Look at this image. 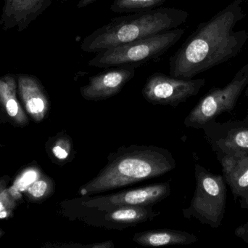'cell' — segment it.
Here are the masks:
<instances>
[{
	"label": "cell",
	"instance_id": "1",
	"mask_svg": "<svg viewBox=\"0 0 248 248\" xmlns=\"http://www.w3.org/2000/svg\"><path fill=\"white\" fill-rule=\"evenodd\" d=\"M243 4V0H234L198 25L169 59L170 75L190 80L238 55L248 39L246 29L235 30L246 16Z\"/></svg>",
	"mask_w": 248,
	"mask_h": 248
},
{
	"label": "cell",
	"instance_id": "2",
	"mask_svg": "<svg viewBox=\"0 0 248 248\" xmlns=\"http://www.w3.org/2000/svg\"><path fill=\"white\" fill-rule=\"evenodd\" d=\"M106 165L80 187L78 195H97L163 176L176 167L171 153L155 146L122 147L107 157Z\"/></svg>",
	"mask_w": 248,
	"mask_h": 248
},
{
	"label": "cell",
	"instance_id": "3",
	"mask_svg": "<svg viewBox=\"0 0 248 248\" xmlns=\"http://www.w3.org/2000/svg\"><path fill=\"white\" fill-rule=\"evenodd\" d=\"M188 17V12L175 7H157L115 17L85 37L81 49L89 53H99L118 45L176 29Z\"/></svg>",
	"mask_w": 248,
	"mask_h": 248
},
{
	"label": "cell",
	"instance_id": "4",
	"mask_svg": "<svg viewBox=\"0 0 248 248\" xmlns=\"http://www.w3.org/2000/svg\"><path fill=\"white\" fill-rule=\"evenodd\" d=\"M185 32L184 29L176 28L109 48L97 53V55L88 63V65L102 68L125 65H141L164 55L177 43Z\"/></svg>",
	"mask_w": 248,
	"mask_h": 248
},
{
	"label": "cell",
	"instance_id": "5",
	"mask_svg": "<svg viewBox=\"0 0 248 248\" xmlns=\"http://www.w3.org/2000/svg\"><path fill=\"white\" fill-rule=\"evenodd\" d=\"M196 187L190 205L182 211L186 219L195 218L212 228L221 227L227 204V183L221 175L214 174L201 165L195 166Z\"/></svg>",
	"mask_w": 248,
	"mask_h": 248
},
{
	"label": "cell",
	"instance_id": "6",
	"mask_svg": "<svg viewBox=\"0 0 248 248\" xmlns=\"http://www.w3.org/2000/svg\"><path fill=\"white\" fill-rule=\"evenodd\" d=\"M170 182L128 189L106 195H85L65 202V212L107 211L120 207L153 206L170 195Z\"/></svg>",
	"mask_w": 248,
	"mask_h": 248
},
{
	"label": "cell",
	"instance_id": "7",
	"mask_svg": "<svg viewBox=\"0 0 248 248\" xmlns=\"http://www.w3.org/2000/svg\"><path fill=\"white\" fill-rule=\"evenodd\" d=\"M248 84V64L242 67L224 87L210 90L185 119V126L202 129L224 112L232 113Z\"/></svg>",
	"mask_w": 248,
	"mask_h": 248
},
{
	"label": "cell",
	"instance_id": "8",
	"mask_svg": "<svg viewBox=\"0 0 248 248\" xmlns=\"http://www.w3.org/2000/svg\"><path fill=\"white\" fill-rule=\"evenodd\" d=\"M205 84V79L184 80L155 72L147 78L141 94L151 104L175 108L197 96Z\"/></svg>",
	"mask_w": 248,
	"mask_h": 248
},
{
	"label": "cell",
	"instance_id": "9",
	"mask_svg": "<svg viewBox=\"0 0 248 248\" xmlns=\"http://www.w3.org/2000/svg\"><path fill=\"white\" fill-rule=\"evenodd\" d=\"M71 220H78L90 227L122 231L128 227L153 221L160 215L153 206L120 207L107 211H66Z\"/></svg>",
	"mask_w": 248,
	"mask_h": 248
},
{
	"label": "cell",
	"instance_id": "10",
	"mask_svg": "<svg viewBox=\"0 0 248 248\" xmlns=\"http://www.w3.org/2000/svg\"><path fill=\"white\" fill-rule=\"evenodd\" d=\"M202 129L214 152L248 155V125L243 120L211 121Z\"/></svg>",
	"mask_w": 248,
	"mask_h": 248
},
{
	"label": "cell",
	"instance_id": "11",
	"mask_svg": "<svg viewBox=\"0 0 248 248\" xmlns=\"http://www.w3.org/2000/svg\"><path fill=\"white\" fill-rule=\"evenodd\" d=\"M137 66L125 65L108 68L103 72L90 77L88 84L80 88V93L84 99L91 101H100L113 97L134 78Z\"/></svg>",
	"mask_w": 248,
	"mask_h": 248
},
{
	"label": "cell",
	"instance_id": "12",
	"mask_svg": "<svg viewBox=\"0 0 248 248\" xmlns=\"http://www.w3.org/2000/svg\"><path fill=\"white\" fill-rule=\"evenodd\" d=\"M51 4L52 0H5L0 24L4 30H23Z\"/></svg>",
	"mask_w": 248,
	"mask_h": 248
},
{
	"label": "cell",
	"instance_id": "13",
	"mask_svg": "<svg viewBox=\"0 0 248 248\" xmlns=\"http://www.w3.org/2000/svg\"><path fill=\"white\" fill-rule=\"evenodd\" d=\"M215 153L222 167L223 177L234 198H246L248 195V154H227L221 151Z\"/></svg>",
	"mask_w": 248,
	"mask_h": 248
},
{
	"label": "cell",
	"instance_id": "14",
	"mask_svg": "<svg viewBox=\"0 0 248 248\" xmlns=\"http://www.w3.org/2000/svg\"><path fill=\"white\" fill-rule=\"evenodd\" d=\"M17 88L27 113L37 122L43 120L49 103L40 82L33 76L21 74L17 77Z\"/></svg>",
	"mask_w": 248,
	"mask_h": 248
},
{
	"label": "cell",
	"instance_id": "15",
	"mask_svg": "<svg viewBox=\"0 0 248 248\" xmlns=\"http://www.w3.org/2000/svg\"><path fill=\"white\" fill-rule=\"evenodd\" d=\"M132 240L144 247H161L169 246H187L198 242L195 234L173 230H155L140 231L133 235Z\"/></svg>",
	"mask_w": 248,
	"mask_h": 248
},
{
	"label": "cell",
	"instance_id": "16",
	"mask_svg": "<svg viewBox=\"0 0 248 248\" xmlns=\"http://www.w3.org/2000/svg\"><path fill=\"white\" fill-rule=\"evenodd\" d=\"M0 103L16 124L23 125L28 122L27 116L17 99V80L13 76L0 77Z\"/></svg>",
	"mask_w": 248,
	"mask_h": 248
},
{
	"label": "cell",
	"instance_id": "17",
	"mask_svg": "<svg viewBox=\"0 0 248 248\" xmlns=\"http://www.w3.org/2000/svg\"><path fill=\"white\" fill-rule=\"evenodd\" d=\"M50 147L51 154L57 163L65 165L71 163L76 155L72 138L65 132L57 135Z\"/></svg>",
	"mask_w": 248,
	"mask_h": 248
},
{
	"label": "cell",
	"instance_id": "18",
	"mask_svg": "<svg viewBox=\"0 0 248 248\" xmlns=\"http://www.w3.org/2000/svg\"><path fill=\"white\" fill-rule=\"evenodd\" d=\"M167 0H113L110 10L116 13H138L154 10Z\"/></svg>",
	"mask_w": 248,
	"mask_h": 248
},
{
	"label": "cell",
	"instance_id": "19",
	"mask_svg": "<svg viewBox=\"0 0 248 248\" xmlns=\"http://www.w3.org/2000/svg\"><path fill=\"white\" fill-rule=\"evenodd\" d=\"M53 190L54 183L48 178L41 179L33 182L28 189L29 195H31L34 199H42L49 196L53 192Z\"/></svg>",
	"mask_w": 248,
	"mask_h": 248
},
{
	"label": "cell",
	"instance_id": "20",
	"mask_svg": "<svg viewBox=\"0 0 248 248\" xmlns=\"http://www.w3.org/2000/svg\"><path fill=\"white\" fill-rule=\"evenodd\" d=\"M234 234L248 245V222L239 226L234 231Z\"/></svg>",
	"mask_w": 248,
	"mask_h": 248
},
{
	"label": "cell",
	"instance_id": "21",
	"mask_svg": "<svg viewBox=\"0 0 248 248\" xmlns=\"http://www.w3.org/2000/svg\"><path fill=\"white\" fill-rule=\"evenodd\" d=\"M97 1V0H80L78 4H77V8H84V7H87V6Z\"/></svg>",
	"mask_w": 248,
	"mask_h": 248
},
{
	"label": "cell",
	"instance_id": "22",
	"mask_svg": "<svg viewBox=\"0 0 248 248\" xmlns=\"http://www.w3.org/2000/svg\"><path fill=\"white\" fill-rule=\"evenodd\" d=\"M240 207L243 209H248V195L240 199Z\"/></svg>",
	"mask_w": 248,
	"mask_h": 248
},
{
	"label": "cell",
	"instance_id": "23",
	"mask_svg": "<svg viewBox=\"0 0 248 248\" xmlns=\"http://www.w3.org/2000/svg\"><path fill=\"white\" fill-rule=\"evenodd\" d=\"M243 122H245V123L247 124L248 125V112L247 114V115H246V117L244 118V119H243Z\"/></svg>",
	"mask_w": 248,
	"mask_h": 248
},
{
	"label": "cell",
	"instance_id": "24",
	"mask_svg": "<svg viewBox=\"0 0 248 248\" xmlns=\"http://www.w3.org/2000/svg\"><path fill=\"white\" fill-rule=\"evenodd\" d=\"M246 92H245V95H246V97L248 98V84L247 87H246Z\"/></svg>",
	"mask_w": 248,
	"mask_h": 248
},
{
	"label": "cell",
	"instance_id": "25",
	"mask_svg": "<svg viewBox=\"0 0 248 248\" xmlns=\"http://www.w3.org/2000/svg\"><path fill=\"white\" fill-rule=\"evenodd\" d=\"M63 1H68V0H63Z\"/></svg>",
	"mask_w": 248,
	"mask_h": 248
}]
</instances>
